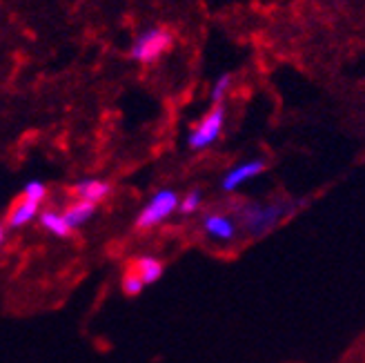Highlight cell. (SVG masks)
<instances>
[{
  "instance_id": "4fadbf2b",
  "label": "cell",
  "mask_w": 365,
  "mask_h": 363,
  "mask_svg": "<svg viewBox=\"0 0 365 363\" xmlns=\"http://www.w3.org/2000/svg\"><path fill=\"white\" fill-rule=\"evenodd\" d=\"M200 201H203V194H200V190H190L178 201V208H180L182 214H194L200 208Z\"/></svg>"
},
{
  "instance_id": "52a82bcc",
  "label": "cell",
  "mask_w": 365,
  "mask_h": 363,
  "mask_svg": "<svg viewBox=\"0 0 365 363\" xmlns=\"http://www.w3.org/2000/svg\"><path fill=\"white\" fill-rule=\"evenodd\" d=\"M74 194L81 198V201H89V203H103L105 198L112 194V185L107 180H98V178H85L78 180L74 185Z\"/></svg>"
},
{
  "instance_id": "8992f818",
  "label": "cell",
  "mask_w": 365,
  "mask_h": 363,
  "mask_svg": "<svg viewBox=\"0 0 365 363\" xmlns=\"http://www.w3.org/2000/svg\"><path fill=\"white\" fill-rule=\"evenodd\" d=\"M261 172H265V160L263 158H254V160H247V163H241V165H236L234 170H230L223 178L221 188L225 192H234L236 188H241L245 180L259 176Z\"/></svg>"
},
{
  "instance_id": "277c9868",
  "label": "cell",
  "mask_w": 365,
  "mask_h": 363,
  "mask_svg": "<svg viewBox=\"0 0 365 363\" xmlns=\"http://www.w3.org/2000/svg\"><path fill=\"white\" fill-rule=\"evenodd\" d=\"M223 123H225V112L223 107H214V110L200 121V125L190 134L187 143L192 150H205L210 145L221 136L223 132Z\"/></svg>"
},
{
  "instance_id": "6da1fadb",
  "label": "cell",
  "mask_w": 365,
  "mask_h": 363,
  "mask_svg": "<svg viewBox=\"0 0 365 363\" xmlns=\"http://www.w3.org/2000/svg\"><path fill=\"white\" fill-rule=\"evenodd\" d=\"M241 223L250 237H265L267 232L277 227L285 216L292 214V205L283 203H265V205H247L241 212Z\"/></svg>"
},
{
  "instance_id": "30bf717a",
  "label": "cell",
  "mask_w": 365,
  "mask_h": 363,
  "mask_svg": "<svg viewBox=\"0 0 365 363\" xmlns=\"http://www.w3.org/2000/svg\"><path fill=\"white\" fill-rule=\"evenodd\" d=\"M134 272L140 277V281L145 285H152L163 277V272H165V263H163L160 259H156V257H138L136 263H134Z\"/></svg>"
},
{
  "instance_id": "5bb4252c",
  "label": "cell",
  "mask_w": 365,
  "mask_h": 363,
  "mask_svg": "<svg viewBox=\"0 0 365 363\" xmlns=\"http://www.w3.org/2000/svg\"><path fill=\"white\" fill-rule=\"evenodd\" d=\"M45 196H47V188H45V183H41V180H29L23 190V198L34 201V203H43Z\"/></svg>"
},
{
  "instance_id": "5b68a950",
  "label": "cell",
  "mask_w": 365,
  "mask_h": 363,
  "mask_svg": "<svg viewBox=\"0 0 365 363\" xmlns=\"http://www.w3.org/2000/svg\"><path fill=\"white\" fill-rule=\"evenodd\" d=\"M203 232L216 243H232L239 234V225L225 214H207L203 219Z\"/></svg>"
},
{
  "instance_id": "8fae6325",
  "label": "cell",
  "mask_w": 365,
  "mask_h": 363,
  "mask_svg": "<svg viewBox=\"0 0 365 363\" xmlns=\"http://www.w3.org/2000/svg\"><path fill=\"white\" fill-rule=\"evenodd\" d=\"M41 225H43L49 234H53V237H58V239H69V237H71V230H69V225L65 223L63 214L53 212V210H47V212L41 214Z\"/></svg>"
},
{
  "instance_id": "9a60e30c",
  "label": "cell",
  "mask_w": 365,
  "mask_h": 363,
  "mask_svg": "<svg viewBox=\"0 0 365 363\" xmlns=\"http://www.w3.org/2000/svg\"><path fill=\"white\" fill-rule=\"evenodd\" d=\"M230 83H232L230 74H223L221 78L216 81V85H214V89H212V101H214V103H221V101H223L225 92L230 89Z\"/></svg>"
},
{
  "instance_id": "3957f363",
  "label": "cell",
  "mask_w": 365,
  "mask_h": 363,
  "mask_svg": "<svg viewBox=\"0 0 365 363\" xmlns=\"http://www.w3.org/2000/svg\"><path fill=\"white\" fill-rule=\"evenodd\" d=\"M170 45H172V34L168 29H150L134 45L132 56L140 63H154L163 51L170 49Z\"/></svg>"
},
{
  "instance_id": "ba28073f",
  "label": "cell",
  "mask_w": 365,
  "mask_h": 363,
  "mask_svg": "<svg viewBox=\"0 0 365 363\" xmlns=\"http://www.w3.org/2000/svg\"><path fill=\"white\" fill-rule=\"evenodd\" d=\"M38 205L41 203H34V201H27V198H23V201H18L14 205V210L9 212L7 216V227L9 230H21L25 225H29L36 216H38Z\"/></svg>"
},
{
  "instance_id": "7a4b0ae2",
  "label": "cell",
  "mask_w": 365,
  "mask_h": 363,
  "mask_svg": "<svg viewBox=\"0 0 365 363\" xmlns=\"http://www.w3.org/2000/svg\"><path fill=\"white\" fill-rule=\"evenodd\" d=\"M178 210V194L174 190H160L136 216V230H152Z\"/></svg>"
},
{
  "instance_id": "7c38bea8",
  "label": "cell",
  "mask_w": 365,
  "mask_h": 363,
  "mask_svg": "<svg viewBox=\"0 0 365 363\" xmlns=\"http://www.w3.org/2000/svg\"><path fill=\"white\" fill-rule=\"evenodd\" d=\"M143 287H145V283L140 281V277L136 275V272L127 270L125 275H123V292L127 297H138L143 292Z\"/></svg>"
},
{
  "instance_id": "9c48e42d",
  "label": "cell",
  "mask_w": 365,
  "mask_h": 363,
  "mask_svg": "<svg viewBox=\"0 0 365 363\" xmlns=\"http://www.w3.org/2000/svg\"><path fill=\"white\" fill-rule=\"evenodd\" d=\"M96 203H89V201H76V203H71L67 210H65V214H63V219H65V223L69 225V230L74 232V230H78V227H83L91 216L96 214Z\"/></svg>"
},
{
  "instance_id": "2e32d148",
  "label": "cell",
  "mask_w": 365,
  "mask_h": 363,
  "mask_svg": "<svg viewBox=\"0 0 365 363\" xmlns=\"http://www.w3.org/2000/svg\"><path fill=\"white\" fill-rule=\"evenodd\" d=\"M3 243H5V227L0 225V245H3Z\"/></svg>"
}]
</instances>
